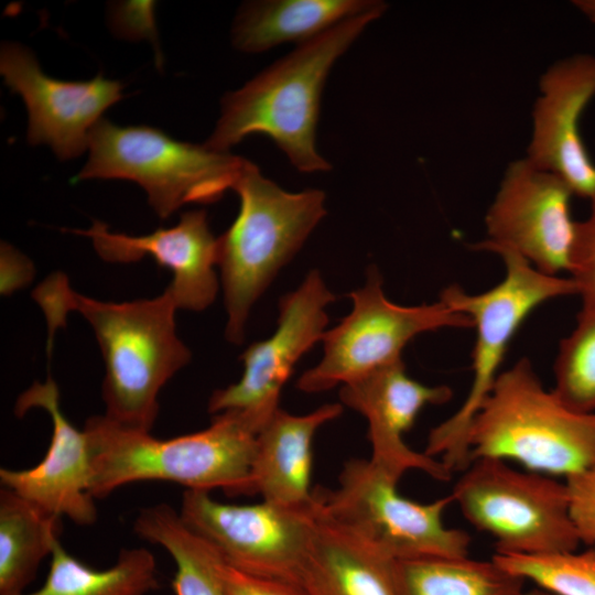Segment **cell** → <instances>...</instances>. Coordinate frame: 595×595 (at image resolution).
Here are the masks:
<instances>
[{
    "mask_svg": "<svg viewBox=\"0 0 595 595\" xmlns=\"http://www.w3.org/2000/svg\"><path fill=\"white\" fill-rule=\"evenodd\" d=\"M47 325L46 351L71 312L90 325L99 345L106 374L101 396L105 416L120 426L150 432L159 413L158 397L164 385L191 360L178 338L172 295L164 290L151 299L107 302L72 289L63 272H54L32 292Z\"/></svg>",
    "mask_w": 595,
    "mask_h": 595,
    "instance_id": "1",
    "label": "cell"
},
{
    "mask_svg": "<svg viewBox=\"0 0 595 595\" xmlns=\"http://www.w3.org/2000/svg\"><path fill=\"white\" fill-rule=\"evenodd\" d=\"M386 9L385 2L299 44L241 88L227 93L205 145L228 152L249 134L262 133L274 141L298 171L331 170V163L316 149L325 80L335 62Z\"/></svg>",
    "mask_w": 595,
    "mask_h": 595,
    "instance_id": "2",
    "label": "cell"
},
{
    "mask_svg": "<svg viewBox=\"0 0 595 595\" xmlns=\"http://www.w3.org/2000/svg\"><path fill=\"white\" fill-rule=\"evenodd\" d=\"M84 431L95 499L141 480L248 496L257 433L235 412L215 414L208 428L171 439L120 426L105 415L89 418Z\"/></svg>",
    "mask_w": 595,
    "mask_h": 595,
    "instance_id": "3",
    "label": "cell"
},
{
    "mask_svg": "<svg viewBox=\"0 0 595 595\" xmlns=\"http://www.w3.org/2000/svg\"><path fill=\"white\" fill-rule=\"evenodd\" d=\"M239 213L217 238V267L227 313L225 337L239 345L251 307L326 215L325 193H292L246 162L234 188Z\"/></svg>",
    "mask_w": 595,
    "mask_h": 595,
    "instance_id": "4",
    "label": "cell"
},
{
    "mask_svg": "<svg viewBox=\"0 0 595 595\" xmlns=\"http://www.w3.org/2000/svg\"><path fill=\"white\" fill-rule=\"evenodd\" d=\"M470 462H516L564 479L595 465V412H580L548 391L528 358L501 371L468 431Z\"/></svg>",
    "mask_w": 595,
    "mask_h": 595,
    "instance_id": "5",
    "label": "cell"
},
{
    "mask_svg": "<svg viewBox=\"0 0 595 595\" xmlns=\"http://www.w3.org/2000/svg\"><path fill=\"white\" fill-rule=\"evenodd\" d=\"M505 264L501 282L483 292L470 294L458 285L441 292L440 301L466 314L476 329L472 354L473 380L461 407L433 428L424 453L437 458L453 473L470 464L468 431L473 419L489 396L501 374L506 353L526 318L541 304L562 296L577 295L574 281L538 271L517 252L495 248Z\"/></svg>",
    "mask_w": 595,
    "mask_h": 595,
    "instance_id": "6",
    "label": "cell"
},
{
    "mask_svg": "<svg viewBox=\"0 0 595 595\" xmlns=\"http://www.w3.org/2000/svg\"><path fill=\"white\" fill-rule=\"evenodd\" d=\"M89 156L74 182L119 178L138 183L161 219L186 204H210L232 190L247 160L207 145L177 141L159 129L120 127L101 118Z\"/></svg>",
    "mask_w": 595,
    "mask_h": 595,
    "instance_id": "7",
    "label": "cell"
},
{
    "mask_svg": "<svg viewBox=\"0 0 595 595\" xmlns=\"http://www.w3.org/2000/svg\"><path fill=\"white\" fill-rule=\"evenodd\" d=\"M465 519L495 539L496 554L540 556L577 550L564 482L480 457L451 493Z\"/></svg>",
    "mask_w": 595,
    "mask_h": 595,
    "instance_id": "8",
    "label": "cell"
},
{
    "mask_svg": "<svg viewBox=\"0 0 595 595\" xmlns=\"http://www.w3.org/2000/svg\"><path fill=\"white\" fill-rule=\"evenodd\" d=\"M399 479L370 459H350L336 489L315 491L323 510L396 561L468 556L470 537L443 522L452 495L431 502L402 497Z\"/></svg>",
    "mask_w": 595,
    "mask_h": 595,
    "instance_id": "9",
    "label": "cell"
},
{
    "mask_svg": "<svg viewBox=\"0 0 595 595\" xmlns=\"http://www.w3.org/2000/svg\"><path fill=\"white\" fill-rule=\"evenodd\" d=\"M351 312L326 331L323 357L298 381L306 393L327 391L402 359L405 345L416 335L445 327H473L472 320L442 301L398 305L382 291L378 270L370 268L366 283L350 293Z\"/></svg>",
    "mask_w": 595,
    "mask_h": 595,
    "instance_id": "10",
    "label": "cell"
},
{
    "mask_svg": "<svg viewBox=\"0 0 595 595\" xmlns=\"http://www.w3.org/2000/svg\"><path fill=\"white\" fill-rule=\"evenodd\" d=\"M318 511L316 495L315 501L304 507L266 500L232 505L214 499L209 491L187 489L178 513L229 565L249 574L300 584Z\"/></svg>",
    "mask_w": 595,
    "mask_h": 595,
    "instance_id": "11",
    "label": "cell"
},
{
    "mask_svg": "<svg viewBox=\"0 0 595 595\" xmlns=\"http://www.w3.org/2000/svg\"><path fill=\"white\" fill-rule=\"evenodd\" d=\"M335 300L317 270L281 298L273 334L252 343L241 355L240 379L213 392L208 412L237 413L258 434L280 408V394L300 358L322 340L328 323L326 307Z\"/></svg>",
    "mask_w": 595,
    "mask_h": 595,
    "instance_id": "12",
    "label": "cell"
},
{
    "mask_svg": "<svg viewBox=\"0 0 595 595\" xmlns=\"http://www.w3.org/2000/svg\"><path fill=\"white\" fill-rule=\"evenodd\" d=\"M573 196L555 174L527 158L512 161L485 216L487 239L473 248L512 250L549 275L570 272L577 223L571 215Z\"/></svg>",
    "mask_w": 595,
    "mask_h": 595,
    "instance_id": "13",
    "label": "cell"
},
{
    "mask_svg": "<svg viewBox=\"0 0 595 595\" xmlns=\"http://www.w3.org/2000/svg\"><path fill=\"white\" fill-rule=\"evenodd\" d=\"M0 72L29 112L28 140L47 144L61 160L88 149L89 133L102 112L122 99V85L105 78L66 82L45 75L33 53L19 43L1 46Z\"/></svg>",
    "mask_w": 595,
    "mask_h": 595,
    "instance_id": "14",
    "label": "cell"
},
{
    "mask_svg": "<svg viewBox=\"0 0 595 595\" xmlns=\"http://www.w3.org/2000/svg\"><path fill=\"white\" fill-rule=\"evenodd\" d=\"M594 98L595 55L577 53L550 65L539 80L524 156L588 201L595 195V162L583 141L581 120Z\"/></svg>",
    "mask_w": 595,
    "mask_h": 595,
    "instance_id": "15",
    "label": "cell"
},
{
    "mask_svg": "<svg viewBox=\"0 0 595 595\" xmlns=\"http://www.w3.org/2000/svg\"><path fill=\"white\" fill-rule=\"evenodd\" d=\"M43 409L52 421V437L43 459L26 469H0V483L42 510L67 517L79 526L97 519L90 495L91 465L87 434L76 429L61 409L60 389L48 371L44 382L35 381L17 399L14 413Z\"/></svg>",
    "mask_w": 595,
    "mask_h": 595,
    "instance_id": "16",
    "label": "cell"
},
{
    "mask_svg": "<svg viewBox=\"0 0 595 595\" xmlns=\"http://www.w3.org/2000/svg\"><path fill=\"white\" fill-rule=\"evenodd\" d=\"M448 386H426L408 376L402 359L386 365L359 379L343 385L342 403L363 414L368 421V437L374 464L400 479L411 469L446 482L452 472L435 457L408 446L404 434L426 405L448 402Z\"/></svg>",
    "mask_w": 595,
    "mask_h": 595,
    "instance_id": "17",
    "label": "cell"
},
{
    "mask_svg": "<svg viewBox=\"0 0 595 595\" xmlns=\"http://www.w3.org/2000/svg\"><path fill=\"white\" fill-rule=\"evenodd\" d=\"M67 231L90 238L96 252L108 262L130 263L151 257L171 271L165 290L178 310L203 311L217 295V238L204 209L185 212L176 225L143 236L112 232L97 220L87 230Z\"/></svg>",
    "mask_w": 595,
    "mask_h": 595,
    "instance_id": "18",
    "label": "cell"
},
{
    "mask_svg": "<svg viewBox=\"0 0 595 595\" xmlns=\"http://www.w3.org/2000/svg\"><path fill=\"white\" fill-rule=\"evenodd\" d=\"M342 412L340 403H326L303 415L279 408L257 434L248 496L289 507L312 505L313 437Z\"/></svg>",
    "mask_w": 595,
    "mask_h": 595,
    "instance_id": "19",
    "label": "cell"
},
{
    "mask_svg": "<svg viewBox=\"0 0 595 595\" xmlns=\"http://www.w3.org/2000/svg\"><path fill=\"white\" fill-rule=\"evenodd\" d=\"M300 584L307 595H401L397 561L329 517L321 501Z\"/></svg>",
    "mask_w": 595,
    "mask_h": 595,
    "instance_id": "20",
    "label": "cell"
},
{
    "mask_svg": "<svg viewBox=\"0 0 595 595\" xmlns=\"http://www.w3.org/2000/svg\"><path fill=\"white\" fill-rule=\"evenodd\" d=\"M385 3L379 0H268L246 4L238 13L234 45L259 53L277 45L302 44L340 22Z\"/></svg>",
    "mask_w": 595,
    "mask_h": 595,
    "instance_id": "21",
    "label": "cell"
},
{
    "mask_svg": "<svg viewBox=\"0 0 595 595\" xmlns=\"http://www.w3.org/2000/svg\"><path fill=\"white\" fill-rule=\"evenodd\" d=\"M62 517L0 490V595H21L60 541Z\"/></svg>",
    "mask_w": 595,
    "mask_h": 595,
    "instance_id": "22",
    "label": "cell"
},
{
    "mask_svg": "<svg viewBox=\"0 0 595 595\" xmlns=\"http://www.w3.org/2000/svg\"><path fill=\"white\" fill-rule=\"evenodd\" d=\"M133 530L141 539L164 548L175 562V595H226L221 554L192 531L172 507L159 504L144 508L136 517Z\"/></svg>",
    "mask_w": 595,
    "mask_h": 595,
    "instance_id": "23",
    "label": "cell"
},
{
    "mask_svg": "<svg viewBox=\"0 0 595 595\" xmlns=\"http://www.w3.org/2000/svg\"><path fill=\"white\" fill-rule=\"evenodd\" d=\"M158 586L156 561L145 548L123 549L113 565L96 570L58 541L43 585L21 595H147Z\"/></svg>",
    "mask_w": 595,
    "mask_h": 595,
    "instance_id": "24",
    "label": "cell"
},
{
    "mask_svg": "<svg viewBox=\"0 0 595 595\" xmlns=\"http://www.w3.org/2000/svg\"><path fill=\"white\" fill-rule=\"evenodd\" d=\"M401 595H524V580L490 561L428 558L397 561Z\"/></svg>",
    "mask_w": 595,
    "mask_h": 595,
    "instance_id": "25",
    "label": "cell"
},
{
    "mask_svg": "<svg viewBox=\"0 0 595 595\" xmlns=\"http://www.w3.org/2000/svg\"><path fill=\"white\" fill-rule=\"evenodd\" d=\"M556 396L572 409L595 412V307L582 306L553 365Z\"/></svg>",
    "mask_w": 595,
    "mask_h": 595,
    "instance_id": "26",
    "label": "cell"
},
{
    "mask_svg": "<svg viewBox=\"0 0 595 595\" xmlns=\"http://www.w3.org/2000/svg\"><path fill=\"white\" fill-rule=\"evenodd\" d=\"M491 559L554 595H595V547L540 556L495 553Z\"/></svg>",
    "mask_w": 595,
    "mask_h": 595,
    "instance_id": "27",
    "label": "cell"
},
{
    "mask_svg": "<svg viewBox=\"0 0 595 595\" xmlns=\"http://www.w3.org/2000/svg\"><path fill=\"white\" fill-rule=\"evenodd\" d=\"M569 273L582 306L595 307V195L589 199L587 216L576 223Z\"/></svg>",
    "mask_w": 595,
    "mask_h": 595,
    "instance_id": "28",
    "label": "cell"
},
{
    "mask_svg": "<svg viewBox=\"0 0 595 595\" xmlns=\"http://www.w3.org/2000/svg\"><path fill=\"white\" fill-rule=\"evenodd\" d=\"M571 521L581 543L595 547V465L564 479Z\"/></svg>",
    "mask_w": 595,
    "mask_h": 595,
    "instance_id": "29",
    "label": "cell"
},
{
    "mask_svg": "<svg viewBox=\"0 0 595 595\" xmlns=\"http://www.w3.org/2000/svg\"><path fill=\"white\" fill-rule=\"evenodd\" d=\"M220 575L226 595H307L301 584L249 574L225 560Z\"/></svg>",
    "mask_w": 595,
    "mask_h": 595,
    "instance_id": "30",
    "label": "cell"
},
{
    "mask_svg": "<svg viewBox=\"0 0 595 595\" xmlns=\"http://www.w3.org/2000/svg\"><path fill=\"white\" fill-rule=\"evenodd\" d=\"M33 262L9 242L0 246V292L9 296L25 288L34 278Z\"/></svg>",
    "mask_w": 595,
    "mask_h": 595,
    "instance_id": "31",
    "label": "cell"
},
{
    "mask_svg": "<svg viewBox=\"0 0 595 595\" xmlns=\"http://www.w3.org/2000/svg\"><path fill=\"white\" fill-rule=\"evenodd\" d=\"M572 6L595 26V0H573Z\"/></svg>",
    "mask_w": 595,
    "mask_h": 595,
    "instance_id": "32",
    "label": "cell"
},
{
    "mask_svg": "<svg viewBox=\"0 0 595 595\" xmlns=\"http://www.w3.org/2000/svg\"><path fill=\"white\" fill-rule=\"evenodd\" d=\"M524 595H554V594L536 586L534 588L530 591H526Z\"/></svg>",
    "mask_w": 595,
    "mask_h": 595,
    "instance_id": "33",
    "label": "cell"
}]
</instances>
